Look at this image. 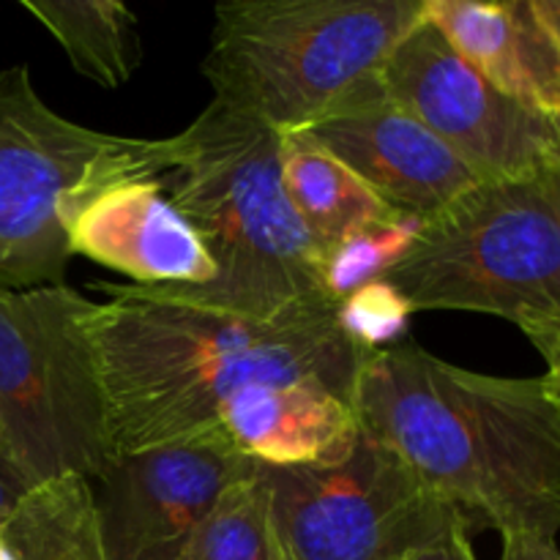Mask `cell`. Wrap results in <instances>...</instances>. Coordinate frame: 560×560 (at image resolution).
Segmentation results:
<instances>
[{
	"label": "cell",
	"mask_w": 560,
	"mask_h": 560,
	"mask_svg": "<svg viewBox=\"0 0 560 560\" xmlns=\"http://www.w3.org/2000/svg\"><path fill=\"white\" fill-rule=\"evenodd\" d=\"M107 304L82 317L104 399L113 459L217 432L222 410L255 386L317 381L353 399L359 348L320 299L277 320H249L167 299L140 284L98 282Z\"/></svg>",
	"instance_id": "1"
},
{
	"label": "cell",
	"mask_w": 560,
	"mask_h": 560,
	"mask_svg": "<svg viewBox=\"0 0 560 560\" xmlns=\"http://www.w3.org/2000/svg\"><path fill=\"white\" fill-rule=\"evenodd\" d=\"M361 432L392 448L474 530L560 534V410L541 377H498L416 339L372 350L355 383Z\"/></svg>",
	"instance_id": "2"
},
{
	"label": "cell",
	"mask_w": 560,
	"mask_h": 560,
	"mask_svg": "<svg viewBox=\"0 0 560 560\" xmlns=\"http://www.w3.org/2000/svg\"><path fill=\"white\" fill-rule=\"evenodd\" d=\"M279 140L217 102L180 131L170 200L202 238L217 277L202 288L148 290L249 320H277L331 299L323 288V252L282 186Z\"/></svg>",
	"instance_id": "3"
},
{
	"label": "cell",
	"mask_w": 560,
	"mask_h": 560,
	"mask_svg": "<svg viewBox=\"0 0 560 560\" xmlns=\"http://www.w3.org/2000/svg\"><path fill=\"white\" fill-rule=\"evenodd\" d=\"M427 0H228L202 74L219 107L277 135L306 131L377 80Z\"/></svg>",
	"instance_id": "4"
},
{
	"label": "cell",
	"mask_w": 560,
	"mask_h": 560,
	"mask_svg": "<svg viewBox=\"0 0 560 560\" xmlns=\"http://www.w3.org/2000/svg\"><path fill=\"white\" fill-rule=\"evenodd\" d=\"M381 282L413 312L503 317L545 355L560 339V164L479 180L421 224Z\"/></svg>",
	"instance_id": "5"
},
{
	"label": "cell",
	"mask_w": 560,
	"mask_h": 560,
	"mask_svg": "<svg viewBox=\"0 0 560 560\" xmlns=\"http://www.w3.org/2000/svg\"><path fill=\"white\" fill-rule=\"evenodd\" d=\"M180 135L145 140L55 113L27 66L0 71V290L63 284L77 213L115 184L167 178Z\"/></svg>",
	"instance_id": "6"
},
{
	"label": "cell",
	"mask_w": 560,
	"mask_h": 560,
	"mask_svg": "<svg viewBox=\"0 0 560 560\" xmlns=\"http://www.w3.org/2000/svg\"><path fill=\"white\" fill-rule=\"evenodd\" d=\"M93 301L66 284L0 290V430L33 485L113 463L104 399L82 317Z\"/></svg>",
	"instance_id": "7"
},
{
	"label": "cell",
	"mask_w": 560,
	"mask_h": 560,
	"mask_svg": "<svg viewBox=\"0 0 560 560\" xmlns=\"http://www.w3.org/2000/svg\"><path fill=\"white\" fill-rule=\"evenodd\" d=\"M260 474L279 560H410L459 525L468 528L457 509L366 432L337 463L260 465Z\"/></svg>",
	"instance_id": "8"
},
{
	"label": "cell",
	"mask_w": 560,
	"mask_h": 560,
	"mask_svg": "<svg viewBox=\"0 0 560 560\" xmlns=\"http://www.w3.org/2000/svg\"><path fill=\"white\" fill-rule=\"evenodd\" d=\"M381 77L388 96L481 180L514 178L560 164V118L503 96L459 58L427 14L394 47Z\"/></svg>",
	"instance_id": "9"
},
{
	"label": "cell",
	"mask_w": 560,
	"mask_h": 560,
	"mask_svg": "<svg viewBox=\"0 0 560 560\" xmlns=\"http://www.w3.org/2000/svg\"><path fill=\"white\" fill-rule=\"evenodd\" d=\"M255 465L217 435L113 459L93 490L104 560H180L224 487Z\"/></svg>",
	"instance_id": "10"
},
{
	"label": "cell",
	"mask_w": 560,
	"mask_h": 560,
	"mask_svg": "<svg viewBox=\"0 0 560 560\" xmlns=\"http://www.w3.org/2000/svg\"><path fill=\"white\" fill-rule=\"evenodd\" d=\"M301 135L353 170L383 206L421 222L481 180L452 148L388 96L383 77Z\"/></svg>",
	"instance_id": "11"
},
{
	"label": "cell",
	"mask_w": 560,
	"mask_h": 560,
	"mask_svg": "<svg viewBox=\"0 0 560 560\" xmlns=\"http://www.w3.org/2000/svg\"><path fill=\"white\" fill-rule=\"evenodd\" d=\"M71 255L124 273L140 288H202L217 266L197 230L180 217L162 178L98 191L69 230Z\"/></svg>",
	"instance_id": "12"
},
{
	"label": "cell",
	"mask_w": 560,
	"mask_h": 560,
	"mask_svg": "<svg viewBox=\"0 0 560 560\" xmlns=\"http://www.w3.org/2000/svg\"><path fill=\"white\" fill-rule=\"evenodd\" d=\"M213 435L268 468H306L348 457L361 424L353 399L326 383H271L235 397Z\"/></svg>",
	"instance_id": "13"
},
{
	"label": "cell",
	"mask_w": 560,
	"mask_h": 560,
	"mask_svg": "<svg viewBox=\"0 0 560 560\" xmlns=\"http://www.w3.org/2000/svg\"><path fill=\"white\" fill-rule=\"evenodd\" d=\"M424 14L503 96L560 118V52L534 0H427Z\"/></svg>",
	"instance_id": "14"
},
{
	"label": "cell",
	"mask_w": 560,
	"mask_h": 560,
	"mask_svg": "<svg viewBox=\"0 0 560 560\" xmlns=\"http://www.w3.org/2000/svg\"><path fill=\"white\" fill-rule=\"evenodd\" d=\"M279 167L288 200L323 257L353 230L394 213L337 156L306 135H282Z\"/></svg>",
	"instance_id": "15"
},
{
	"label": "cell",
	"mask_w": 560,
	"mask_h": 560,
	"mask_svg": "<svg viewBox=\"0 0 560 560\" xmlns=\"http://www.w3.org/2000/svg\"><path fill=\"white\" fill-rule=\"evenodd\" d=\"M0 536L11 560H104L93 485L82 476L33 487L0 520Z\"/></svg>",
	"instance_id": "16"
},
{
	"label": "cell",
	"mask_w": 560,
	"mask_h": 560,
	"mask_svg": "<svg viewBox=\"0 0 560 560\" xmlns=\"http://www.w3.org/2000/svg\"><path fill=\"white\" fill-rule=\"evenodd\" d=\"M69 55L77 74L120 88L140 63L135 11L118 0H22Z\"/></svg>",
	"instance_id": "17"
},
{
	"label": "cell",
	"mask_w": 560,
	"mask_h": 560,
	"mask_svg": "<svg viewBox=\"0 0 560 560\" xmlns=\"http://www.w3.org/2000/svg\"><path fill=\"white\" fill-rule=\"evenodd\" d=\"M180 560H279L268 520V490L260 465L224 487L191 534Z\"/></svg>",
	"instance_id": "18"
},
{
	"label": "cell",
	"mask_w": 560,
	"mask_h": 560,
	"mask_svg": "<svg viewBox=\"0 0 560 560\" xmlns=\"http://www.w3.org/2000/svg\"><path fill=\"white\" fill-rule=\"evenodd\" d=\"M421 219L388 213L345 235L323 257V288L334 301L348 299L364 284L381 279L408 252L421 230Z\"/></svg>",
	"instance_id": "19"
},
{
	"label": "cell",
	"mask_w": 560,
	"mask_h": 560,
	"mask_svg": "<svg viewBox=\"0 0 560 560\" xmlns=\"http://www.w3.org/2000/svg\"><path fill=\"white\" fill-rule=\"evenodd\" d=\"M337 315L345 334L370 353L408 339L410 320H413V310L408 301L381 279L339 301Z\"/></svg>",
	"instance_id": "20"
},
{
	"label": "cell",
	"mask_w": 560,
	"mask_h": 560,
	"mask_svg": "<svg viewBox=\"0 0 560 560\" xmlns=\"http://www.w3.org/2000/svg\"><path fill=\"white\" fill-rule=\"evenodd\" d=\"M33 479L9 457L0 452V520L9 517L14 512L16 503L33 490Z\"/></svg>",
	"instance_id": "21"
},
{
	"label": "cell",
	"mask_w": 560,
	"mask_h": 560,
	"mask_svg": "<svg viewBox=\"0 0 560 560\" xmlns=\"http://www.w3.org/2000/svg\"><path fill=\"white\" fill-rule=\"evenodd\" d=\"M501 560H560L556 539L530 534L503 536Z\"/></svg>",
	"instance_id": "22"
},
{
	"label": "cell",
	"mask_w": 560,
	"mask_h": 560,
	"mask_svg": "<svg viewBox=\"0 0 560 560\" xmlns=\"http://www.w3.org/2000/svg\"><path fill=\"white\" fill-rule=\"evenodd\" d=\"M410 560H479L474 550V534H470L465 525L454 528L452 534L443 536L438 545H432L430 550L419 552Z\"/></svg>",
	"instance_id": "23"
},
{
	"label": "cell",
	"mask_w": 560,
	"mask_h": 560,
	"mask_svg": "<svg viewBox=\"0 0 560 560\" xmlns=\"http://www.w3.org/2000/svg\"><path fill=\"white\" fill-rule=\"evenodd\" d=\"M541 359L547 361V372L541 375V386H545L547 399L560 410V339L541 355Z\"/></svg>",
	"instance_id": "24"
},
{
	"label": "cell",
	"mask_w": 560,
	"mask_h": 560,
	"mask_svg": "<svg viewBox=\"0 0 560 560\" xmlns=\"http://www.w3.org/2000/svg\"><path fill=\"white\" fill-rule=\"evenodd\" d=\"M534 9L539 14L541 25L547 27V33L556 42L558 52H560V0H534Z\"/></svg>",
	"instance_id": "25"
},
{
	"label": "cell",
	"mask_w": 560,
	"mask_h": 560,
	"mask_svg": "<svg viewBox=\"0 0 560 560\" xmlns=\"http://www.w3.org/2000/svg\"><path fill=\"white\" fill-rule=\"evenodd\" d=\"M0 560H11L9 550H5V545H3V536H0Z\"/></svg>",
	"instance_id": "26"
},
{
	"label": "cell",
	"mask_w": 560,
	"mask_h": 560,
	"mask_svg": "<svg viewBox=\"0 0 560 560\" xmlns=\"http://www.w3.org/2000/svg\"><path fill=\"white\" fill-rule=\"evenodd\" d=\"M0 452L3 454H9V446H5V438H3V430H0ZM11 457V454H9Z\"/></svg>",
	"instance_id": "27"
}]
</instances>
